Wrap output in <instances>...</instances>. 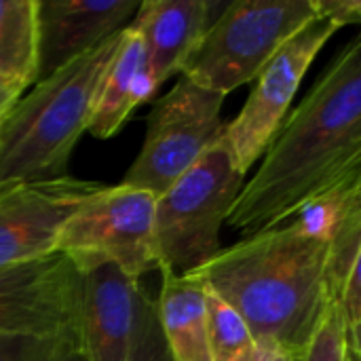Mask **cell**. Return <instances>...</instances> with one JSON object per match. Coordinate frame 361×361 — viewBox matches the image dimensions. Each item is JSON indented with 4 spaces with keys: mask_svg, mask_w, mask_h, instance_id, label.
Listing matches in <instances>:
<instances>
[{
    "mask_svg": "<svg viewBox=\"0 0 361 361\" xmlns=\"http://www.w3.org/2000/svg\"><path fill=\"white\" fill-rule=\"evenodd\" d=\"M361 178V38L332 59L286 116L243 184L228 224L247 235L290 222L315 197Z\"/></svg>",
    "mask_w": 361,
    "mask_h": 361,
    "instance_id": "1",
    "label": "cell"
},
{
    "mask_svg": "<svg viewBox=\"0 0 361 361\" xmlns=\"http://www.w3.org/2000/svg\"><path fill=\"white\" fill-rule=\"evenodd\" d=\"M330 243L294 220L220 250L199 273L247 324L258 345L294 355L330 300Z\"/></svg>",
    "mask_w": 361,
    "mask_h": 361,
    "instance_id": "2",
    "label": "cell"
},
{
    "mask_svg": "<svg viewBox=\"0 0 361 361\" xmlns=\"http://www.w3.org/2000/svg\"><path fill=\"white\" fill-rule=\"evenodd\" d=\"M123 30L34 82L0 116V195L19 184L70 176V157L89 127Z\"/></svg>",
    "mask_w": 361,
    "mask_h": 361,
    "instance_id": "3",
    "label": "cell"
},
{
    "mask_svg": "<svg viewBox=\"0 0 361 361\" xmlns=\"http://www.w3.org/2000/svg\"><path fill=\"white\" fill-rule=\"evenodd\" d=\"M224 137L154 201L157 269L186 275L203 269L222 250L220 231L243 188Z\"/></svg>",
    "mask_w": 361,
    "mask_h": 361,
    "instance_id": "4",
    "label": "cell"
},
{
    "mask_svg": "<svg viewBox=\"0 0 361 361\" xmlns=\"http://www.w3.org/2000/svg\"><path fill=\"white\" fill-rule=\"evenodd\" d=\"M315 15V0L231 2L203 32L182 76L228 95L254 82L271 57Z\"/></svg>",
    "mask_w": 361,
    "mask_h": 361,
    "instance_id": "5",
    "label": "cell"
},
{
    "mask_svg": "<svg viewBox=\"0 0 361 361\" xmlns=\"http://www.w3.org/2000/svg\"><path fill=\"white\" fill-rule=\"evenodd\" d=\"M154 201L148 190L104 184L63 224L55 252L68 256L78 271L110 262L140 281L142 275L157 271Z\"/></svg>",
    "mask_w": 361,
    "mask_h": 361,
    "instance_id": "6",
    "label": "cell"
},
{
    "mask_svg": "<svg viewBox=\"0 0 361 361\" xmlns=\"http://www.w3.org/2000/svg\"><path fill=\"white\" fill-rule=\"evenodd\" d=\"M224 99L182 76L148 114L146 140L121 184L163 195L224 135Z\"/></svg>",
    "mask_w": 361,
    "mask_h": 361,
    "instance_id": "7",
    "label": "cell"
},
{
    "mask_svg": "<svg viewBox=\"0 0 361 361\" xmlns=\"http://www.w3.org/2000/svg\"><path fill=\"white\" fill-rule=\"evenodd\" d=\"M338 25L315 15L300 27L260 70L247 102L235 121L224 127V142L231 148L237 169L245 176L264 154L267 146L279 131L294 102V95L311 68L317 53L334 36Z\"/></svg>",
    "mask_w": 361,
    "mask_h": 361,
    "instance_id": "8",
    "label": "cell"
},
{
    "mask_svg": "<svg viewBox=\"0 0 361 361\" xmlns=\"http://www.w3.org/2000/svg\"><path fill=\"white\" fill-rule=\"evenodd\" d=\"M82 273L63 254L0 269V338L36 336L82 345Z\"/></svg>",
    "mask_w": 361,
    "mask_h": 361,
    "instance_id": "9",
    "label": "cell"
},
{
    "mask_svg": "<svg viewBox=\"0 0 361 361\" xmlns=\"http://www.w3.org/2000/svg\"><path fill=\"white\" fill-rule=\"evenodd\" d=\"M104 184L66 176L19 184L0 195V269L32 262L55 252L72 214Z\"/></svg>",
    "mask_w": 361,
    "mask_h": 361,
    "instance_id": "10",
    "label": "cell"
},
{
    "mask_svg": "<svg viewBox=\"0 0 361 361\" xmlns=\"http://www.w3.org/2000/svg\"><path fill=\"white\" fill-rule=\"evenodd\" d=\"M142 0H38L36 82L131 23Z\"/></svg>",
    "mask_w": 361,
    "mask_h": 361,
    "instance_id": "11",
    "label": "cell"
},
{
    "mask_svg": "<svg viewBox=\"0 0 361 361\" xmlns=\"http://www.w3.org/2000/svg\"><path fill=\"white\" fill-rule=\"evenodd\" d=\"M82 273V353L87 361H129L140 281L110 262Z\"/></svg>",
    "mask_w": 361,
    "mask_h": 361,
    "instance_id": "12",
    "label": "cell"
},
{
    "mask_svg": "<svg viewBox=\"0 0 361 361\" xmlns=\"http://www.w3.org/2000/svg\"><path fill=\"white\" fill-rule=\"evenodd\" d=\"M209 0H142L131 25L142 38V76L152 95L173 74H182L209 25Z\"/></svg>",
    "mask_w": 361,
    "mask_h": 361,
    "instance_id": "13",
    "label": "cell"
},
{
    "mask_svg": "<svg viewBox=\"0 0 361 361\" xmlns=\"http://www.w3.org/2000/svg\"><path fill=\"white\" fill-rule=\"evenodd\" d=\"M161 288L154 311L173 361H212L207 283L199 273L176 275L159 267Z\"/></svg>",
    "mask_w": 361,
    "mask_h": 361,
    "instance_id": "14",
    "label": "cell"
},
{
    "mask_svg": "<svg viewBox=\"0 0 361 361\" xmlns=\"http://www.w3.org/2000/svg\"><path fill=\"white\" fill-rule=\"evenodd\" d=\"M144 70L140 32L129 23L123 30L116 53L102 78L87 131L97 140L112 137L137 108V82Z\"/></svg>",
    "mask_w": 361,
    "mask_h": 361,
    "instance_id": "15",
    "label": "cell"
},
{
    "mask_svg": "<svg viewBox=\"0 0 361 361\" xmlns=\"http://www.w3.org/2000/svg\"><path fill=\"white\" fill-rule=\"evenodd\" d=\"M38 0H0V78L30 87L38 63Z\"/></svg>",
    "mask_w": 361,
    "mask_h": 361,
    "instance_id": "16",
    "label": "cell"
},
{
    "mask_svg": "<svg viewBox=\"0 0 361 361\" xmlns=\"http://www.w3.org/2000/svg\"><path fill=\"white\" fill-rule=\"evenodd\" d=\"M212 361H254L258 343L241 315L207 286Z\"/></svg>",
    "mask_w": 361,
    "mask_h": 361,
    "instance_id": "17",
    "label": "cell"
},
{
    "mask_svg": "<svg viewBox=\"0 0 361 361\" xmlns=\"http://www.w3.org/2000/svg\"><path fill=\"white\" fill-rule=\"evenodd\" d=\"M349 345L338 300L330 298L309 341L292 355V361H347Z\"/></svg>",
    "mask_w": 361,
    "mask_h": 361,
    "instance_id": "18",
    "label": "cell"
},
{
    "mask_svg": "<svg viewBox=\"0 0 361 361\" xmlns=\"http://www.w3.org/2000/svg\"><path fill=\"white\" fill-rule=\"evenodd\" d=\"M129 361H173L154 311V298L142 288L135 302L133 341Z\"/></svg>",
    "mask_w": 361,
    "mask_h": 361,
    "instance_id": "19",
    "label": "cell"
},
{
    "mask_svg": "<svg viewBox=\"0 0 361 361\" xmlns=\"http://www.w3.org/2000/svg\"><path fill=\"white\" fill-rule=\"evenodd\" d=\"M68 347H82L57 338L36 336H6L0 338V361H53Z\"/></svg>",
    "mask_w": 361,
    "mask_h": 361,
    "instance_id": "20",
    "label": "cell"
},
{
    "mask_svg": "<svg viewBox=\"0 0 361 361\" xmlns=\"http://www.w3.org/2000/svg\"><path fill=\"white\" fill-rule=\"evenodd\" d=\"M315 13L332 19L338 27L361 21V2L357 0H315Z\"/></svg>",
    "mask_w": 361,
    "mask_h": 361,
    "instance_id": "21",
    "label": "cell"
},
{
    "mask_svg": "<svg viewBox=\"0 0 361 361\" xmlns=\"http://www.w3.org/2000/svg\"><path fill=\"white\" fill-rule=\"evenodd\" d=\"M23 91H25V87H21L19 82L0 78V116L23 95Z\"/></svg>",
    "mask_w": 361,
    "mask_h": 361,
    "instance_id": "22",
    "label": "cell"
},
{
    "mask_svg": "<svg viewBox=\"0 0 361 361\" xmlns=\"http://www.w3.org/2000/svg\"><path fill=\"white\" fill-rule=\"evenodd\" d=\"M254 361H292V355L273 345H258Z\"/></svg>",
    "mask_w": 361,
    "mask_h": 361,
    "instance_id": "23",
    "label": "cell"
},
{
    "mask_svg": "<svg viewBox=\"0 0 361 361\" xmlns=\"http://www.w3.org/2000/svg\"><path fill=\"white\" fill-rule=\"evenodd\" d=\"M53 361H87L85 360V353H82V347H68L63 349L57 357Z\"/></svg>",
    "mask_w": 361,
    "mask_h": 361,
    "instance_id": "24",
    "label": "cell"
},
{
    "mask_svg": "<svg viewBox=\"0 0 361 361\" xmlns=\"http://www.w3.org/2000/svg\"><path fill=\"white\" fill-rule=\"evenodd\" d=\"M347 361H361V357H357V355H351V353H349V360Z\"/></svg>",
    "mask_w": 361,
    "mask_h": 361,
    "instance_id": "25",
    "label": "cell"
}]
</instances>
